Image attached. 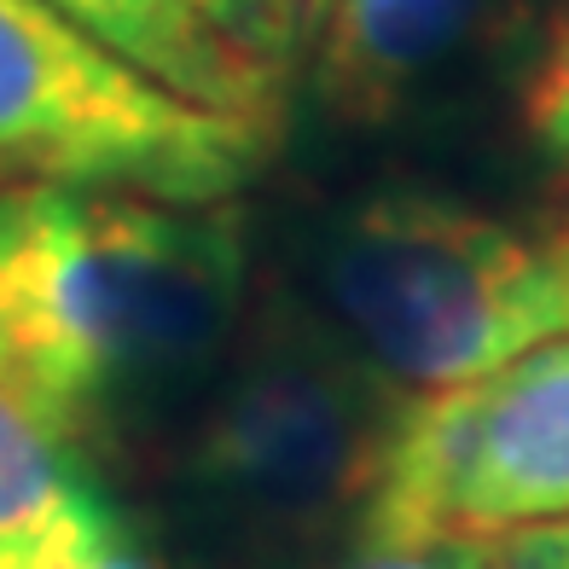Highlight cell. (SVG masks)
<instances>
[{
	"mask_svg": "<svg viewBox=\"0 0 569 569\" xmlns=\"http://www.w3.org/2000/svg\"><path fill=\"white\" fill-rule=\"evenodd\" d=\"M244 291L239 203L0 187V390L70 442L210 367Z\"/></svg>",
	"mask_w": 569,
	"mask_h": 569,
	"instance_id": "obj_1",
	"label": "cell"
},
{
	"mask_svg": "<svg viewBox=\"0 0 569 569\" xmlns=\"http://www.w3.org/2000/svg\"><path fill=\"white\" fill-rule=\"evenodd\" d=\"M308 273L315 320L401 401L569 338V232L459 192L378 187L338 203Z\"/></svg>",
	"mask_w": 569,
	"mask_h": 569,
	"instance_id": "obj_2",
	"label": "cell"
},
{
	"mask_svg": "<svg viewBox=\"0 0 569 569\" xmlns=\"http://www.w3.org/2000/svg\"><path fill=\"white\" fill-rule=\"evenodd\" d=\"M273 122L174 99L47 7L0 0V187H88L163 203H239Z\"/></svg>",
	"mask_w": 569,
	"mask_h": 569,
	"instance_id": "obj_3",
	"label": "cell"
},
{
	"mask_svg": "<svg viewBox=\"0 0 569 569\" xmlns=\"http://www.w3.org/2000/svg\"><path fill=\"white\" fill-rule=\"evenodd\" d=\"M552 523H569V338L401 401L355 506L360 547H506Z\"/></svg>",
	"mask_w": 569,
	"mask_h": 569,
	"instance_id": "obj_4",
	"label": "cell"
},
{
	"mask_svg": "<svg viewBox=\"0 0 569 569\" xmlns=\"http://www.w3.org/2000/svg\"><path fill=\"white\" fill-rule=\"evenodd\" d=\"M401 396L320 320H279L227 372L192 442V477L262 517L360 506Z\"/></svg>",
	"mask_w": 569,
	"mask_h": 569,
	"instance_id": "obj_5",
	"label": "cell"
},
{
	"mask_svg": "<svg viewBox=\"0 0 569 569\" xmlns=\"http://www.w3.org/2000/svg\"><path fill=\"white\" fill-rule=\"evenodd\" d=\"M488 0H308L315 88L338 117L378 122L419 99L477 41Z\"/></svg>",
	"mask_w": 569,
	"mask_h": 569,
	"instance_id": "obj_6",
	"label": "cell"
},
{
	"mask_svg": "<svg viewBox=\"0 0 569 569\" xmlns=\"http://www.w3.org/2000/svg\"><path fill=\"white\" fill-rule=\"evenodd\" d=\"M128 529L76 442L0 390V569H106Z\"/></svg>",
	"mask_w": 569,
	"mask_h": 569,
	"instance_id": "obj_7",
	"label": "cell"
},
{
	"mask_svg": "<svg viewBox=\"0 0 569 569\" xmlns=\"http://www.w3.org/2000/svg\"><path fill=\"white\" fill-rule=\"evenodd\" d=\"M47 7H59L76 30H88L99 47H111L122 64H134L174 99L273 122L279 82L232 53L192 0H47Z\"/></svg>",
	"mask_w": 569,
	"mask_h": 569,
	"instance_id": "obj_8",
	"label": "cell"
},
{
	"mask_svg": "<svg viewBox=\"0 0 569 569\" xmlns=\"http://www.w3.org/2000/svg\"><path fill=\"white\" fill-rule=\"evenodd\" d=\"M523 140L558 198V227L569 232V0L552 7L547 36L523 76Z\"/></svg>",
	"mask_w": 569,
	"mask_h": 569,
	"instance_id": "obj_9",
	"label": "cell"
},
{
	"mask_svg": "<svg viewBox=\"0 0 569 569\" xmlns=\"http://www.w3.org/2000/svg\"><path fill=\"white\" fill-rule=\"evenodd\" d=\"M192 7L244 64L284 88L308 36V0H192Z\"/></svg>",
	"mask_w": 569,
	"mask_h": 569,
	"instance_id": "obj_10",
	"label": "cell"
},
{
	"mask_svg": "<svg viewBox=\"0 0 569 569\" xmlns=\"http://www.w3.org/2000/svg\"><path fill=\"white\" fill-rule=\"evenodd\" d=\"M338 569H506V547L488 540H419V547H360Z\"/></svg>",
	"mask_w": 569,
	"mask_h": 569,
	"instance_id": "obj_11",
	"label": "cell"
},
{
	"mask_svg": "<svg viewBox=\"0 0 569 569\" xmlns=\"http://www.w3.org/2000/svg\"><path fill=\"white\" fill-rule=\"evenodd\" d=\"M506 569H569V523L506 540Z\"/></svg>",
	"mask_w": 569,
	"mask_h": 569,
	"instance_id": "obj_12",
	"label": "cell"
},
{
	"mask_svg": "<svg viewBox=\"0 0 569 569\" xmlns=\"http://www.w3.org/2000/svg\"><path fill=\"white\" fill-rule=\"evenodd\" d=\"M106 569H151V563H146V558H140L134 547H128V552H122V558H111Z\"/></svg>",
	"mask_w": 569,
	"mask_h": 569,
	"instance_id": "obj_13",
	"label": "cell"
}]
</instances>
